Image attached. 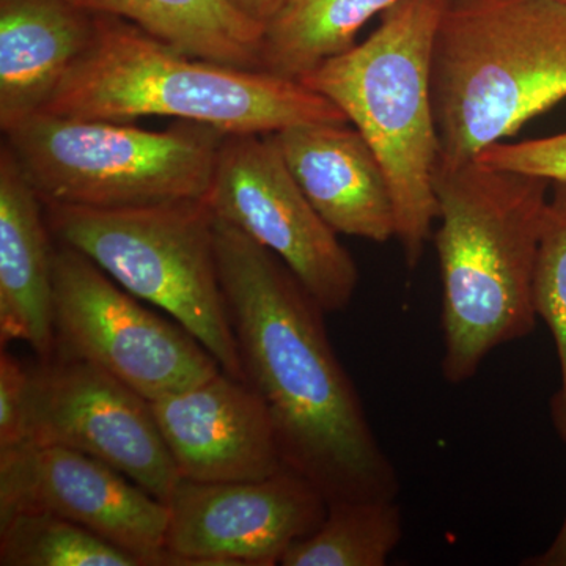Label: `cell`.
I'll use <instances>...</instances> for the list:
<instances>
[{"label": "cell", "instance_id": "6da1fadb", "mask_svg": "<svg viewBox=\"0 0 566 566\" xmlns=\"http://www.w3.org/2000/svg\"><path fill=\"white\" fill-rule=\"evenodd\" d=\"M216 256L245 381L266 405L283 463L327 504L395 501L397 469L334 352L322 305L277 255L218 218Z\"/></svg>", "mask_w": 566, "mask_h": 566}, {"label": "cell", "instance_id": "7a4b0ae2", "mask_svg": "<svg viewBox=\"0 0 566 566\" xmlns=\"http://www.w3.org/2000/svg\"><path fill=\"white\" fill-rule=\"evenodd\" d=\"M551 182L472 161L436 167L442 375L474 378L488 354L534 333L532 285Z\"/></svg>", "mask_w": 566, "mask_h": 566}, {"label": "cell", "instance_id": "3957f363", "mask_svg": "<svg viewBox=\"0 0 566 566\" xmlns=\"http://www.w3.org/2000/svg\"><path fill=\"white\" fill-rule=\"evenodd\" d=\"M40 112L109 122L174 117L223 134L349 123L301 81L192 57L106 14H95L91 43Z\"/></svg>", "mask_w": 566, "mask_h": 566}, {"label": "cell", "instance_id": "277c9868", "mask_svg": "<svg viewBox=\"0 0 566 566\" xmlns=\"http://www.w3.org/2000/svg\"><path fill=\"white\" fill-rule=\"evenodd\" d=\"M439 161L457 169L566 98L564 0H449L431 59Z\"/></svg>", "mask_w": 566, "mask_h": 566}, {"label": "cell", "instance_id": "5b68a950", "mask_svg": "<svg viewBox=\"0 0 566 566\" xmlns=\"http://www.w3.org/2000/svg\"><path fill=\"white\" fill-rule=\"evenodd\" d=\"M447 2L400 0L379 17L367 40L300 80L344 112L374 148L392 191L395 238L411 270L422 259L439 216L431 59Z\"/></svg>", "mask_w": 566, "mask_h": 566}, {"label": "cell", "instance_id": "8992f818", "mask_svg": "<svg viewBox=\"0 0 566 566\" xmlns=\"http://www.w3.org/2000/svg\"><path fill=\"white\" fill-rule=\"evenodd\" d=\"M57 243L102 268L133 296L167 314L245 381L216 256V216L207 200L96 208L44 203Z\"/></svg>", "mask_w": 566, "mask_h": 566}, {"label": "cell", "instance_id": "52a82bcc", "mask_svg": "<svg viewBox=\"0 0 566 566\" xmlns=\"http://www.w3.org/2000/svg\"><path fill=\"white\" fill-rule=\"evenodd\" d=\"M3 134L43 203L96 210L207 199L227 136L193 122L148 132L43 112Z\"/></svg>", "mask_w": 566, "mask_h": 566}, {"label": "cell", "instance_id": "ba28073f", "mask_svg": "<svg viewBox=\"0 0 566 566\" xmlns=\"http://www.w3.org/2000/svg\"><path fill=\"white\" fill-rule=\"evenodd\" d=\"M52 283L55 349L102 368L148 401L222 370L180 324L137 303L76 249L54 244Z\"/></svg>", "mask_w": 566, "mask_h": 566}, {"label": "cell", "instance_id": "9c48e42d", "mask_svg": "<svg viewBox=\"0 0 566 566\" xmlns=\"http://www.w3.org/2000/svg\"><path fill=\"white\" fill-rule=\"evenodd\" d=\"M207 203L277 255L326 314L352 304L359 270L301 191L271 134H227Z\"/></svg>", "mask_w": 566, "mask_h": 566}, {"label": "cell", "instance_id": "30bf717a", "mask_svg": "<svg viewBox=\"0 0 566 566\" xmlns=\"http://www.w3.org/2000/svg\"><path fill=\"white\" fill-rule=\"evenodd\" d=\"M21 442L96 458L164 504L181 479L150 401L62 349L29 367Z\"/></svg>", "mask_w": 566, "mask_h": 566}, {"label": "cell", "instance_id": "8fae6325", "mask_svg": "<svg viewBox=\"0 0 566 566\" xmlns=\"http://www.w3.org/2000/svg\"><path fill=\"white\" fill-rule=\"evenodd\" d=\"M166 505V549L178 566L281 565L327 513L322 493L289 468L245 482L180 479Z\"/></svg>", "mask_w": 566, "mask_h": 566}, {"label": "cell", "instance_id": "7c38bea8", "mask_svg": "<svg viewBox=\"0 0 566 566\" xmlns=\"http://www.w3.org/2000/svg\"><path fill=\"white\" fill-rule=\"evenodd\" d=\"M51 513L128 551L145 566L170 564L169 510L109 464L65 449L20 442L0 449V516Z\"/></svg>", "mask_w": 566, "mask_h": 566}, {"label": "cell", "instance_id": "4fadbf2b", "mask_svg": "<svg viewBox=\"0 0 566 566\" xmlns=\"http://www.w3.org/2000/svg\"><path fill=\"white\" fill-rule=\"evenodd\" d=\"M150 406L181 479L245 482L286 468L266 405L248 381L221 370Z\"/></svg>", "mask_w": 566, "mask_h": 566}, {"label": "cell", "instance_id": "5bb4252c", "mask_svg": "<svg viewBox=\"0 0 566 566\" xmlns=\"http://www.w3.org/2000/svg\"><path fill=\"white\" fill-rule=\"evenodd\" d=\"M271 136L301 191L335 233L378 244L395 238L389 180L352 123H301Z\"/></svg>", "mask_w": 566, "mask_h": 566}, {"label": "cell", "instance_id": "9a60e30c", "mask_svg": "<svg viewBox=\"0 0 566 566\" xmlns=\"http://www.w3.org/2000/svg\"><path fill=\"white\" fill-rule=\"evenodd\" d=\"M52 234L44 203L6 144L0 148V345L24 342L39 359L57 348Z\"/></svg>", "mask_w": 566, "mask_h": 566}, {"label": "cell", "instance_id": "2e32d148", "mask_svg": "<svg viewBox=\"0 0 566 566\" xmlns=\"http://www.w3.org/2000/svg\"><path fill=\"white\" fill-rule=\"evenodd\" d=\"M95 14L69 0H0V128L39 114L91 43Z\"/></svg>", "mask_w": 566, "mask_h": 566}, {"label": "cell", "instance_id": "e0dca14e", "mask_svg": "<svg viewBox=\"0 0 566 566\" xmlns=\"http://www.w3.org/2000/svg\"><path fill=\"white\" fill-rule=\"evenodd\" d=\"M122 18L192 57L260 70L264 31L226 0H69Z\"/></svg>", "mask_w": 566, "mask_h": 566}, {"label": "cell", "instance_id": "ac0fdd59", "mask_svg": "<svg viewBox=\"0 0 566 566\" xmlns=\"http://www.w3.org/2000/svg\"><path fill=\"white\" fill-rule=\"evenodd\" d=\"M400 0H293L264 31L260 70L300 81L352 50L357 33Z\"/></svg>", "mask_w": 566, "mask_h": 566}, {"label": "cell", "instance_id": "d6986e66", "mask_svg": "<svg viewBox=\"0 0 566 566\" xmlns=\"http://www.w3.org/2000/svg\"><path fill=\"white\" fill-rule=\"evenodd\" d=\"M403 536V516L395 501L327 504L314 534L283 554L282 566H385Z\"/></svg>", "mask_w": 566, "mask_h": 566}, {"label": "cell", "instance_id": "ffe728a7", "mask_svg": "<svg viewBox=\"0 0 566 566\" xmlns=\"http://www.w3.org/2000/svg\"><path fill=\"white\" fill-rule=\"evenodd\" d=\"M0 566H145L128 551L51 513L0 516Z\"/></svg>", "mask_w": 566, "mask_h": 566}, {"label": "cell", "instance_id": "44dd1931", "mask_svg": "<svg viewBox=\"0 0 566 566\" xmlns=\"http://www.w3.org/2000/svg\"><path fill=\"white\" fill-rule=\"evenodd\" d=\"M539 233L532 285L536 318L545 322L556 344L560 387L551 401V416L566 444V182H551Z\"/></svg>", "mask_w": 566, "mask_h": 566}, {"label": "cell", "instance_id": "7402d4cb", "mask_svg": "<svg viewBox=\"0 0 566 566\" xmlns=\"http://www.w3.org/2000/svg\"><path fill=\"white\" fill-rule=\"evenodd\" d=\"M493 169L566 182V132L521 142H499L476 156Z\"/></svg>", "mask_w": 566, "mask_h": 566}, {"label": "cell", "instance_id": "603a6c76", "mask_svg": "<svg viewBox=\"0 0 566 566\" xmlns=\"http://www.w3.org/2000/svg\"><path fill=\"white\" fill-rule=\"evenodd\" d=\"M28 385V365L7 352V348H0V449L21 442Z\"/></svg>", "mask_w": 566, "mask_h": 566}, {"label": "cell", "instance_id": "cb8c5ba5", "mask_svg": "<svg viewBox=\"0 0 566 566\" xmlns=\"http://www.w3.org/2000/svg\"><path fill=\"white\" fill-rule=\"evenodd\" d=\"M230 7L241 17L260 25L266 31L271 24L282 13L293 0H226Z\"/></svg>", "mask_w": 566, "mask_h": 566}, {"label": "cell", "instance_id": "d4e9b609", "mask_svg": "<svg viewBox=\"0 0 566 566\" xmlns=\"http://www.w3.org/2000/svg\"><path fill=\"white\" fill-rule=\"evenodd\" d=\"M526 566H566V515L562 521V526L558 528L556 536H554L551 545L546 547L543 553L536 556L526 558L523 562Z\"/></svg>", "mask_w": 566, "mask_h": 566}, {"label": "cell", "instance_id": "484cf974", "mask_svg": "<svg viewBox=\"0 0 566 566\" xmlns=\"http://www.w3.org/2000/svg\"><path fill=\"white\" fill-rule=\"evenodd\" d=\"M564 2H566V0H564Z\"/></svg>", "mask_w": 566, "mask_h": 566}]
</instances>
